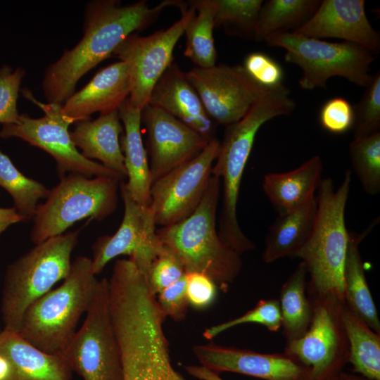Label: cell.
Here are the masks:
<instances>
[{
    "mask_svg": "<svg viewBox=\"0 0 380 380\" xmlns=\"http://www.w3.org/2000/svg\"><path fill=\"white\" fill-rule=\"evenodd\" d=\"M22 93L37 103L44 115L39 118H33L26 113L20 114L16 123L2 126L0 138H18L44 150L55 160L60 177L68 172L88 177H109L119 181L125 178L101 163L85 158L79 151L68 131L69 126L72 123L62 115L61 105L42 103L25 89Z\"/></svg>",
    "mask_w": 380,
    "mask_h": 380,
    "instance_id": "cell-10",
    "label": "cell"
},
{
    "mask_svg": "<svg viewBox=\"0 0 380 380\" xmlns=\"http://www.w3.org/2000/svg\"><path fill=\"white\" fill-rule=\"evenodd\" d=\"M220 142L215 138L194 158L152 183L150 207L156 226L176 224L191 215L208 187Z\"/></svg>",
    "mask_w": 380,
    "mask_h": 380,
    "instance_id": "cell-14",
    "label": "cell"
},
{
    "mask_svg": "<svg viewBox=\"0 0 380 380\" xmlns=\"http://www.w3.org/2000/svg\"><path fill=\"white\" fill-rule=\"evenodd\" d=\"M329 380H338V376Z\"/></svg>",
    "mask_w": 380,
    "mask_h": 380,
    "instance_id": "cell-48",
    "label": "cell"
},
{
    "mask_svg": "<svg viewBox=\"0 0 380 380\" xmlns=\"http://www.w3.org/2000/svg\"><path fill=\"white\" fill-rule=\"evenodd\" d=\"M353 169L364 191L374 196L380 191V132L353 139L348 146Z\"/></svg>",
    "mask_w": 380,
    "mask_h": 380,
    "instance_id": "cell-33",
    "label": "cell"
},
{
    "mask_svg": "<svg viewBox=\"0 0 380 380\" xmlns=\"http://www.w3.org/2000/svg\"><path fill=\"white\" fill-rule=\"evenodd\" d=\"M24 218L12 208L0 207V222H7L11 224L24 221Z\"/></svg>",
    "mask_w": 380,
    "mask_h": 380,
    "instance_id": "cell-44",
    "label": "cell"
},
{
    "mask_svg": "<svg viewBox=\"0 0 380 380\" xmlns=\"http://www.w3.org/2000/svg\"><path fill=\"white\" fill-rule=\"evenodd\" d=\"M78 236L74 231L51 237L8 266L1 301L5 329L18 331L28 307L67 277Z\"/></svg>",
    "mask_w": 380,
    "mask_h": 380,
    "instance_id": "cell-6",
    "label": "cell"
},
{
    "mask_svg": "<svg viewBox=\"0 0 380 380\" xmlns=\"http://www.w3.org/2000/svg\"><path fill=\"white\" fill-rule=\"evenodd\" d=\"M374 221L361 233L348 232V243L343 270L346 305L372 330L380 334V321L369 288L360 244L377 224Z\"/></svg>",
    "mask_w": 380,
    "mask_h": 380,
    "instance_id": "cell-27",
    "label": "cell"
},
{
    "mask_svg": "<svg viewBox=\"0 0 380 380\" xmlns=\"http://www.w3.org/2000/svg\"><path fill=\"white\" fill-rule=\"evenodd\" d=\"M25 75V70L21 67L15 69L8 65L0 67V124L3 125L16 123L18 120L17 101Z\"/></svg>",
    "mask_w": 380,
    "mask_h": 380,
    "instance_id": "cell-37",
    "label": "cell"
},
{
    "mask_svg": "<svg viewBox=\"0 0 380 380\" xmlns=\"http://www.w3.org/2000/svg\"><path fill=\"white\" fill-rule=\"evenodd\" d=\"M296 108L290 90L281 84L268 88L239 121L226 127L213 176L222 180V202L217 230L221 239L239 255L255 248L241 230L237 218V203L243 174L256 134L268 120L290 115Z\"/></svg>",
    "mask_w": 380,
    "mask_h": 380,
    "instance_id": "cell-2",
    "label": "cell"
},
{
    "mask_svg": "<svg viewBox=\"0 0 380 380\" xmlns=\"http://www.w3.org/2000/svg\"><path fill=\"white\" fill-rule=\"evenodd\" d=\"M118 110L124 129L120 146L128 179L125 186L136 202L148 206L152 181L141 137V110L133 107L128 98Z\"/></svg>",
    "mask_w": 380,
    "mask_h": 380,
    "instance_id": "cell-25",
    "label": "cell"
},
{
    "mask_svg": "<svg viewBox=\"0 0 380 380\" xmlns=\"http://www.w3.org/2000/svg\"><path fill=\"white\" fill-rule=\"evenodd\" d=\"M265 41L284 49V61L301 69L298 84L303 89L325 88L333 77L366 87L372 77L370 66L375 56L360 45L327 42L289 31L272 33Z\"/></svg>",
    "mask_w": 380,
    "mask_h": 380,
    "instance_id": "cell-8",
    "label": "cell"
},
{
    "mask_svg": "<svg viewBox=\"0 0 380 380\" xmlns=\"http://www.w3.org/2000/svg\"><path fill=\"white\" fill-rule=\"evenodd\" d=\"M12 374L8 360L0 354V380H10Z\"/></svg>",
    "mask_w": 380,
    "mask_h": 380,
    "instance_id": "cell-45",
    "label": "cell"
},
{
    "mask_svg": "<svg viewBox=\"0 0 380 380\" xmlns=\"http://www.w3.org/2000/svg\"><path fill=\"white\" fill-rule=\"evenodd\" d=\"M338 380H371L361 375L342 371L338 375Z\"/></svg>",
    "mask_w": 380,
    "mask_h": 380,
    "instance_id": "cell-46",
    "label": "cell"
},
{
    "mask_svg": "<svg viewBox=\"0 0 380 380\" xmlns=\"http://www.w3.org/2000/svg\"><path fill=\"white\" fill-rule=\"evenodd\" d=\"M0 186L11 195L13 208L25 220L34 217L39 201L50 191L43 184L25 176L1 149Z\"/></svg>",
    "mask_w": 380,
    "mask_h": 380,
    "instance_id": "cell-32",
    "label": "cell"
},
{
    "mask_svg": "<svg viewBox=\"0 0 380 380\" xmlns=\"http://www.w3.org/2000/svg\"><path fill=\"white\" fill-rule=\"evenodd\" d=\"M183 265L166 246L152 262L146 275L152 292L156 295L186 274Z\"/></svg>",
    "mask_w": 380,
    "mask_h": 380,
    "instance_id": "cell-38",
    "label": "cell"
},
{
    "mask_svg": "<svg viewBox=\"0 0 380 380\" xmlns=\"http://www.w3.org/2000/svg\"><path fill=\"white\" fill-rule=\"evenodd\" d=\"M186 296L189 305L197 309H204L214 301L217 286L208 276L198 272H188Z\"/></svg>",
    "mask_w": 380,
    "mask_h": 380,
    "instance_id": "cell-42",
    "label": "cell"
},
{
    "mask_svg": "<svg viewBox=\"0 0 380 380\" xmlns=\"http://www.w3.org/2000/svg\"><path fill=\"white\" fill-rule=\"evenodd\" d=\"M243 67L255 82L265 88H274L283 84L281 66L265 53H250L245 58Z\"/></svg>",
    "mask_w": 380,
    "mask_h": 380,
    "instance_id": "cell-40",
    "label": "cell"
},
{
    "mask_svg": "<svg viewBox=\"0 0 380 380\" xmlns=\"http://www.w3.org/2000/svg\"><path fill=\"white\" fill-rule=\"evenodd\" d=\"M186 76L210 118L226 127L241 120L268 89L255 82L240 65L196 67Z\"/></svg>",
    "mask_w": 380,
    "mask_h": 380,
    "instance_id": "cell-15",
    "label": "cell"
},
{
    "mask_svg": "<svg viewBox=\"0 0 380 380\" xmlns=\"http://www.w3.org/2000/svg\"><path fill=\"white\" fill-rule=\"evenodd\" d=\"M323 163L313 156L300 167L286 172L265 175L262 189L278 215L303 205L315 197L322 180Z\"/></svg>",
    "mask_w": 380,
    "mask_h": 380,
    "instance_id": "cell-24",
    "label": "cell"
},
{
    "mask_svg": "<svg viewBox=\"0 0 380 380\" xmlns=\"http://www.w3.org/2000/svg\"><path fill=\"white\" fill-rule=\"evenodd\" d=\"M148 104L163 110L208 140L215 138L217 125L206 112L186 72L177 63H172L155 84Z\"/></svg>",
    "mask_w": 380,
    "mask_h": 380,
    "instance_id": "cell-21",
    "label": "cell"
},
{
    "mask_svg": "<svg viewBox=\"0 0 380 380\" xmlns=\"http://www.w3.org/2000/svg\"><path fill=\"white\" fill-rule=\"evenodd\" d=\"M164 320L158 312H146L115 326L124 380H186L171 364Z\"/></svg>",
    "mask_w": 380,
    "mask_h": 380,
    "instance_id": "cell-13",
    "label": "cell"
},
{
    "mask_svg": "<svg viewBox=\"0 0 380 380\" xmlns=\"http://www.w3.org/2000/svg\"><path fill=\"white\" fill-rule=\"evenodd\" d=\"M313 315L300 338L286 343L284 351L311 369L310 380H329L348 363L349 346L341 320L345 303L328 297L310 301Z\"/></svg>",
    "mask_w": 380,
    "mask_h": 380,
    "instance_id": "cell-12",
    "label": "cell"
},
{
    "mask_svg": "<svg viewBox=\"0 0 380 380\" xmlns=\"http://www.w3.org/2000/svg\"><path fill=\"white\" fill-rule=\"evenodd\" d=\"M293 33L308 37L337 38L360 45L374 54L380 35L369 23L363 0H323L313 15Z\"/></svg>",
    "mask_w": 380,
    "mask_h": 380,
    "instance_id": "cell-19",
    "label": "cell"
},
{
    "mask_svg": "<svg viewBox=\"0 0 380 380\" xmlns=\"http://www.w3.org/2000/svg\"><path fill=\"white\" fill-rule=\"evenodd\" d=\"M341 320L349 346L353 371L371 380H380V334L372 330L346 305Z\"/></svg>",
    "mask_w": 380,
    "mask_h": 380,
    "instance_id": "cell-29",
    "label": "cell"
},
{
    "mask_svg": "<svg viewBox=\"0 0 380 380\" xmlns=\"http://www.w3.org/2000/svg\"><path fill=\"white\" fill-rule=\"evenodd\" d=\"M186 274L158 293L157 301L160 309L166 317L175 321L184 319L189 305L186 291Z\"/></svg>",
    "mask_w": 380,
    "mask_h": 380,
    "instance_id": "cell-41",
    "label": "cell"
},
{
    "mask_svg": "<svg viewBox=\"0 0 380 380\" xmlns=\"http://www.w3.org/2000/svg\"><path fill=\"white\" fill-rule=\"evenodd\" d=\"M317 212L315 196L293 211L278 215L266 235L262 260L272 263L286 257L293 258L309 239Z\"/></svg>",
    "mask_w": 380,
    "mask_h": 380,
    "instance_id": "cell-26",
    "label": "cell"
},
{
    "mask_svg": "<svg viewBox=\"0 0 380 380\" xmlns=\"http://www.w3.org/2000/svg\"><path fill=\"white\" fill-rule=\"evenodd\" d=\"M0 332H1V330H0Z\"/></svg>",
    "mask_w": 380,
    "mask_h": 380,
    "instance_id": "cell-49",
    "label": "cell"
},
{
    "mask_svg": "<svg viewBox=\"0 0 380 380\" xmlns=\"http://www.w3.org/2000/svg\"><path fill=\"white\" fill-rule=\"evenodd\" d=\"M220 179L211 176L204 196L194 212L186 219L156 229L161 242L179 259L186 273L198 272L210 277L217 287L227 291L242 268L241 255L220 236L217 210Z\"/></svg>",
    "mask_w": 380,
    "mask_h": 380,
    "instance_id": "cell-4",
    "label": "cell"
},
{
    "mask_svg": "<svg viewBox=\"0 0 380 380\" xmlns=\"http://www.w3.org/2000/svg\"><path fill=\"white\" fill-rule=\"evenodd\" d=\"M246 323L261 324L272 332L279 331L281 324L279 300L262 299L253 308L241 316L206 329L203 336L210 340L232 327Z\"/></svg>",
    "mask_w": 380,
    "mask_h": 380,
    "instance_id": "cell-36",
    "label": "cell"
},
{
    "mask_svg": "<svg viewBox=\"0 0 380 380\" xmlns=\"http://www.w3.org/2000/svg\"><path fill=\"white\" fill-rule=\"evenodd\" d=\"M320 0H269L263 2L254 39L265 41L271 34L296 30L315 12Z\"/></svg>",
    "mask_w": 380,
    "mask_h": 380,
    "instance_id": "cell-31",
    "label": "cell"
},
{
    "mask_svg": "<svg viewBox=\"0 0 380 380\" xmlns=\"http://www.w3.org/2000/svg\"><path fill=\"white\" fill-rule=\"evenodd\" d=\"M130 91L127 65L118 61L99 70L88 84L70 96L61 105V113L72 123L88 120L92 113L118 109Z\"/></svg>",
    "mask_w": 380,
    "mask_h": 380,
    "instance_id": "cell-20",
    "label": "cell"
},
{
    "mask_svg": "<svg viewBox=\"0 0 380 380\" xmlns=\"http://www.w3.org/2000/svg\"><path fill=\"white\" fill-rule=\"evenodd\" d=\"M84 380H124L121 353L108 307V279L99 280L80 329L61 352Z\"/></svg>",
    "mask_w": 380,
    "mask_h": 380,
    "instance_id": "cell-9",
    "label": "cell"
},
{
    "mask_svg": "<svg viewBox=\"0 0 380 380\" xmlns=\"http://www.w3.org/2000/svg\"><path fill=\"white\" fill-rule=\"evenodd\" d=\"M194 355L217 374L234 372L264 380H310L311 369L286 353H262L215 344L198 345Z\"/></svg>",
    "mask_w": 380,
    "mask_h": 380,
    "instance_id": "cell-18",
    "label": "cell"
},
{
    "mask_svg": "<svg viewBox=\"0 0 380 380\" xmlns=\"http://www.w3.org/2000/svg\"><path fill=\"white\" fill-rule=\"evenodd\" d=\"M307 277L306 267L300 261L280 289L281 328L286 343L302 337L312 321L313 309L307 294Z\"/></svg>",
    "mask_w": 380,
    "mask_h": 380,
    "instance_id": "cell-28",
    "label": "cell"
},
{
    "mask_svg": "<svg viewBox=\"0 0 380 380\" xmlns=\"http://www.w3.org/2000/svg\"><path fill=\"white\" fill-rule=\"evenodd\" d=\"M98 284L91 260L77 257L62 284L28 307L18 332L44 352L61 353L75 333L80 317L88 311Z\"/></svg>",
    "mask_w": 380,
    "mask_h": 380,
    "instance_id": "cell-5",
    "label": "cell"
},
{
    "mask_svg": "<svg viewBox=\"0 0 380 380\" xmlns=\"http://www.w3.org/2000/svg\"><path fill=\"white\" fill-rule=\"evenodd\" d=\"M10 225L11 224L7 222H0V236Z\"/></svg>",
    "mask_w": 380,
    "mask_h": 380,
    "instance_id": "cell-47",
    "label": "cell"
},
{
    "mask_svg": "<svg viewBox=\"0 0 380 380\" xmlns=\"http://www.w3.org/2000/svg\"><path fill=\"white\" fill-rule=\"evenodd\" d=\"M195 14L186 25V48L184 55L197 68H208L216 65L217 53L213 30L216 13L215 0L191 1Z\"/></svg>",
    "mask_w": 380,
    "mask_h": 380,
    "instance_id": "cell-30",
    "label": "cell"
},
{
    "mask_svg": "<svg viewBox=\"0 0 380 380\" xmlns=\"http://www.w3.org/2000/svg\"><path fill=\"white\" fill-rule=\"evenodd\" d=\"M179 2L165 0L152 7L146 1L127 6L115 0L89 2L82 38L45 70L42 87L48 103L62 105L75 93L80 79L111 56L126 37L146 28L165 8L177 7Z\"/></svg>",
    "mask_w": 380,
    "mask_h": 380,
    "instance_id": "cell-1",
    "label": "cell"
},
{
    "mask_svg": "<svg viewBox=\"0 0 380 380\" xmlns=\"http://www.w3.org/2000/svg\"><path fill=\"white\" fill-rule=\"evenodd\" d=\"M119 110L100 114L76 122L70 137L75 146L88 159L99 160L107 168L127 177L124 156L119 140L123 132Z\"/></svg>",
    "mask_w": 380,
    "mask_h": 380,
    "instance_id": "cell-23",
    "label": "cell"
},
{
    "mask_svg": "<svg viewBox=\"0 0 380 380\" xmlns=\"http://www.w3.org/2000/svg\"><path fill=\"white\" fill-rule=\"evenodd\" d=\"M319 119L320 125L327 132L336 134H344L353 127V106L345 98H331L322 105Z\"/></svg>",
    "mask_w": 380,
    "mask_h": 380,
    "instance_id": "cell-39",
    "label": "cell"
},
{
    "mask_svg": "<svg viewBox=\"0 0 380 380\" xmlns=\"http://www.w3.org/2000/svg\"><path fill=\"white\" fill-rule=\"evenodd\" d=\"M353 139L361 138L380 129V72L372 75L360 101L353 106Z\"/></svg>",
    "mask_w": 380,
    "mask_h": 380,
    "instance_id": "cell-35",
    "label": "cell"
},
{
    "mask_svg": "<svg viewBox=\"0 0 380 380\" xmlns=\"http://www.w3.org/2000/svg\"><path fill=\"white\" fill-rule=\"evenodd\" d=\"M0 354L11 363L10 380H70L72 369L62 353L44 352L18 331L0 332Z\"/></svg>",
    "mask_w": 380,
    "mask_h": 380,
    "instance_id": "cell-22",
    "label": "cell"
},
{
    "mask_svg": "<svg viewBox=\"0 0 380 380\" xmlns=\"http://www.w3.org/2000/svg\"><path fill=\"white\" fill-rule=\"evenodd\" d=\"M215 27L229 34L255 38L262 0H215Z\"/></svg>",
    "mask_w": 380,
    "mask_h": 380,
    "instance_id": "cell-34",
    "label": "cell"
},
{
    "mask_svg": "<svg viewBox=\"0 0 380 380\" xmlns=\"http://www.w3.org/2000/svg\"><path fill=\"white\" fill-rule=\"evenodd\" d=\"M179 8L180 18L168 28L147 36L133 33L113 53L127 65L131 81L128 99L133 107L141 110L148 103L155 84L173 63L175 45L196 12L191 1L188 4L182 1Z\"/></svg>",
    "mask_w": 380,
    "mask_h": 380,
    "instance_id": "cell-11",
    "label": "cell"
},
{
    "mask_svg": "<svg viewBox=\"0 0 380 380\" xmlns=\"http://www.w3.org/2000/svg\"><path fill=\"white\" fill-rule=\"evenodd\" d=\"M124 203V215L121 224L111 236L99 238L94 245L91 270L100 273L109 261L127 255L146 275L149 267L163 247L156 229L153 210L136 202L124 182L120 184Z\"/></svg>",
    "mask_w": 380,
    "mask_h": 380,
    "instance_id": "cell-16",
    "label": "cell"
},
{
    "mask_svg": "<svg viewBox=\"0 0 380 380\" xmlns=\"http://www.w3.org/2000/svg\"><path fill=\"white\" fill-rule=\"evenodd\" d=\"M141 122L147 134L152 183L196 156L210 141L163 110L146 105Z\"/></svg>",
    "mask_w": 380,
    "mask_h": 380,
    "instance_id": "cell-17",
    "label": "cell"
},
{
    "mask_svg": "<svg viewBox=\"0 0 380 380\" xmlns=\"http://www.w3.org/2000/svg\"><path fill=\"white\" fill-rule=\"evenodd\" d=\"M120 182L76 173L60 177L45 202L37 206L32 218V242L36 245L63 234L79 220L90 217L100 221L110 216L118 207Z\"/></svg>",
    "mask_w": 380,
    "mask_h": 380,
    "instance_id": "cell-7",
    "label": "cell"
},
{
    "mask_svg": "<svg viewBox=\"0 0 380 380\" xmlns=\"http://www.w3.org/2000/svg\"><path fill=\"white\" fill-rule=\"evenodd\" d=\"M184 369L189 374L200 380H224L219 374L202 365H186Z\"/></svg>",
    "mask_w": 380,
    "mask_h": 380,
    "instance_id": "cell-43",
    "label": "cell"
},
{
    "mask_svg": "<svg viewBox=\"0 0 380 380\" xmlns=\"http://www.w3.org/2000/svg\"><path fill=\"white\" fill-rule=\"evenodd\" d=\"M347 170L338 189L330 177L322 179L317 189V212L312 232L293 258L307 270V294L314 300L328 297L345 302L343 270L348 243L345 209L351 184Z\"/></svg>",
    "mask_w": 380,
    "mask_h": 380,
    "instance_id": "cell-3",
    "label": "cell"
}]
</instances>
